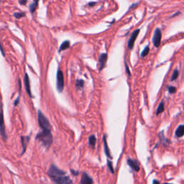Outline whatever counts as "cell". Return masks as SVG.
Listing matches in <instances>:
<instances>
[{"label": "cell", "mask_w": 184, "mask_h": 184, "mask_svg": "<svg viewBox=\"0 0 184 184\" xmlns=\"http://www.w3.org/2000/svg\"><path fill=\"white\" fill-rule=\"evenodd\" d=\"M96 4V2H89V3L88 4V5L89 7H94L95 5Z\"/></svg>", "instance_id": "obj_28"}, {"label": "cell", "mask_w": 184, "mask_h": 184, "mask_svg": "<svg viewBox=\"0 0 184 184\" xmlns=\"http://www.w3.org/2000/svg\"><path fill=\"white\" fill-rule=\"evenodd\" d=\"M13 15L16 19H20L22 17H25V13H24V12H15Z\"/></svg>", "instance_id": "obj_21"}, {"label": "cell", "mask_w": 184, "mask_h": 184, "mask_svg": "<svg viewBox=\"0 0 184 184\" xmlns=\"http://www.w3.org/2000/svg\"><path fill=\"white\" fill-rule=\"evenodd\" d=\"M27 2H28V0H20V1H19L20 5H25L26 4H27Z\"/></svg>", "instance_id": "obj_26"}, {"label": "cell", "mask_w": 184, "mask_h": 184, "mask_svg": "<svg viewBox=\"0 0 184 184\" xmlns=\"http://www.w3.org/2000/svg\"><path fill=\"white\" fill-rule=\"evenodd\" d=\"M165 184H170V183H165Z\"/></svg>", "instance_id": "obj_32"}, {"label": "cell", "mask_w": 184, "mask_h": 184, "mask_svg": "<svg viewBox=\"0 0 184 184\" xmlns=\"http://www.w3.org/2000/svg\"><path fill=\"white\" fill-rule=\"evenodd\" d=\"M107 53H102L99 58V71H102L105 67L106 63L107 61Z\"/></svg>", "instance_id": "obj_7"}, {"label": "cell", "mask_w": 184, "mask_h": 184, "mask_svg": "<svg viewBox=\"0 0 184 184\" xmlns=\"http://www.w3.org/2000/svg\"><path fill=\"white\" fill-rule=\"evenodd\" d=\"M107 165H108V168L109 169V170L111 172V173H114V168H113L112 166V163H111V161H109V160H108L107 161Z\"/></svg>", "instance_id": "obj_23"}, {"label": "cell", "mask_w": 184, "mask_h": 184, "mask_svg": "<svg viewBox=\"0 0 184 184\" xmlns=\"http://www.w3.org/2000/svg\"><path fill=\"white\" fill-rule=\"evenodd\" d=\"M161 38H162V33L161 31L159 28H156L154 32L153 38H152V43H153L154 46L156 47H158L160 46V43H161Z\"/></svg>", "instance_id": "obj_5"}, {"label": "cell", "mask_w": 184, "mask_h": 184, "mask_svg": "<svg viewBox=\"0 0 184 184\" xmlns=\"http://www.w3.org/2000/svg\"><path fill=\"white\" fill-rule=\"evenodd\" d=\"M38 123H39V126L43 130H47V131H51L52 127L50 125V122H49L48 119L46 118V116L42 113L41 111H38Z\"/></svg>", "instance_id": "obj_3"}, {"label": "cell", "mask_w": 184, "mask_h": 184, "mask_svg": "<svg viewBox=\"0 0 184 184\" xmlns=\"http://www.w3.org/2000/svg\"><path fill=\"white\" fill-rule=\"evenodd\" d=\"M96 138L94 135H91L88 138V143H89L90 146L91 148H94L95 144H96Z\"/></svg>", "instance_id": "obj_17"}, {"label": "cell", "mask_w": 184, "mask_h": 184, "mask_svg": "<svg viewBox=\"0 0 184 184\" xmlns=\"http://www.w3.org/2000/svg\"><path fill=\"white\" fill-rule=\"evenodd\" d=\"M80 184H93V180L86 173H83Z\"/></svg>", "instance_id": "obj_10"}, {"label": "cell", "mask_w": 184, "mask_h": 184, "mask_svg": "<svg viewBox=\"0 0 184 184\" xmlns=\"http://www.w3.org/2000/svg\"><path fill=\"white\" fill-rule=\"evenodd\" d=\"M84 81L83 80H76V87L78 89L80 88H82L84 87Z\"/></svg>", "instance_id": "obj_19"}, {"label": "cell", "mask_w": 184, "mask_h": 184, "mask_svg": "<svg viewBox=\"0 0 184 184\" xmlns=\"http://www.w3.org/2000/svg\"><path fill=\"white\" fill-rule=\"evenodd\" d=\"M36 139L41 142L42 144L47 148V149H48L53 143V135L51 134V131L42 130V132L37 135Z\"/></svg>", "instance_id": "obj_2"}, {"label": "cell", "mask_w": 184, "mask_h": 184, "mask_svg": "<svg viewBox=\"0 0 184 184\" xmlns=\"http://www.w3.org/2000/svg\"><path fill=\"white\" fill-rule=\"evenodd\" d=\"M168 91L170 94H174L176 92V88L174 86H170L168 88Z\"/></svg>", "instance_id": "obj_24"}, {"label": "cell", "mask_w": 184, "mask_h": 184, "mask_svg": "<svg viewBox=\"0 0 184 184\" xmlns=\"http://www.w3.org/2000/svg\"><path fill=\"white\" fill-rule=\"evenodd\" d=\"M33 3L31 4L30 6V11L31 13H33L34 12H35L37 7H38V2H39V0H33Z\"/></svg>", "instance_id": "obj_16"}, {"label": "cell", "mask_w": 184, "mask_h": 184, "mask_svg": "<svg viewBox=\"0 0 184 184\" xmlns=\"http://www.w3.org/2000/svg\"><path fill=\"white\" fill-rule=\"evenodd\" d=\"M47 175L55 184H73L72 180L67 176L66 173L52 164L47 170Z\"/></svg>", "instance_id": "obj_1"}, {"label": "cell", "mask_w": 184, "mask_h": 184, "mask_svg": "<svg viewBox=\"0 0 184 184\" xmlns=\"http://www.w3.org/2000/svg\"><path fill=\"white\" fill-rule=\"evenodd\" d=\"M175 135L178 137H181L184 135V125H180L175 131Z\"/></svg>", "instance_id": "obj_15"}, {"label": "cell", "mask_w": 184, "mask_h": 184, "mask_svg": "<svg viewBox=\"0 0 184 184\" xmlns=\"http://www.w3.org/2000/svg\"><path fill=\"white\" fill-rule=\"evenodd\" d=\"M57 89L59 92H62L64 88V76L62 71L58 70L57 72Z\"/></svg>", "instance_id": "obj_4"}, {"label": "cell", "mask_w": 184, "mask_h": 184, "mask_svg": "<svg viewBox=\"0 0 184 184\" xmlns=\"http://www.w3.org/2000/svg\"><path fill=\"white\" fill-rule=\"evenodd\" d=\"M125 69H126V73H127L128 76H130V71H129V67H128V65L127 64L126 62L125 63Z\"/></svg>", "instance_id": "obj_25"}, {"label": "cell", "mask_w": 184, "mask_h": 184, "mask_svg": "<svg viewBox=\"0 0 184 184\" xmlns=\"http://www.w3.org/2000/svg\"><path fill=\"white\" fill-rule=\"evenodd\" d=\"M71 172L72 173V174H73V175H78V173H79L78 171H75L74 170H71Z\"/></svg>", "instance_id": "obj_27"}, {"label": "cell", "mask_w": 184, "mask_h": 184, "mask_svg": "<svg viewBox=\"0 0 184 184\" xmlns=\"http://www.w3.org/2000/svg\"><path fill=\"white\" fill-rule=\"evenodd\" d=\"M140 32V30L137 29L136 30H135L134 32H133V34H132L131 37L129 38V41H128V43H127V47L129 50H132V49L134 47L135 43V40H136V39H137V36H138Z\"/></svg>", "instance_id": "obj_6"}, {"label": "cell", "mask_w": 184, "mask_h": 184, "mask_svg": "<svg viewBox=\"0 0 184 184\" xmlns=\"http://www.w3.org/2000/svg\"><path fill=\"white\" fill-rule=\"evenodd\" d=\"M149 52H150L149 46H146V47H144V50H142V53H141L142 58H144L145 56H147V55H148V53H149Z\"/></svg>", "instance_id": "obj_20"}, {"label": "cell", "mask_w": 184, "mask_h": 184, "mask_svg": "<svg viewBox=\"0 0 184 184\" xmlns=\"http://www.w3.org/2000/svg\"><path fill=\"white\" fill-rule=\"evenodd\" d=\"M0 131H1V135H2V139H3L5 141H7V136L6 130H5V124H4L3 111H2V123H1V128H0Z\"/></svg>", "instance_id": "obj_12"}, {"label": "cell", "mask_w": 184, "mask_h": 184, "mask_svg": "<svg viewBox=\"0 0 184 184\" xmlns=\"http://www.w3.org/2000/svg\"><path fill=\"white\" fill-rule=\"evenodd\" d=\"M24 86H25L26 92L28 93V94L29 95L30 97H32V93H31V88H30V78L28 73H25V75H24Z\"/></svg>", "instance_id": "obj_8"}, {"label": "cell", "mask_w": 184, "mask_h": 184, "mask_svg": "<svg viewBox=\"0 0 184 184\" xmlns=\"http://www.w3.org/2000/svg\"><path fill=\"white\" fill-rule=\"evenodd\" d=\"M178 75H179V72H178V70L174 71L172 75V77H171V81H174V80L177 79V78L178 77Z\"/></svg>", "instance_id": "obj_22"}, {"label": "cell", "mask_w": 184, "mask_h": 184, "mask_svg": "<svg viewBox=\"0 0 184 184\" xmlns=\"http://www.w3.org/2000/svg\"><path fill=\"white\" fill-rule=\"evenodd\" d=\"M70 45H71V43L69 40H65V41H64L63 43L61 45V46H60L59 50H58L59 53H61V52L63 51V50H67L68 48H69V47H70Z\"/></svg>", "instance_id": "obj_14"}, {"label": "cell", "mask_w": 184, "mask_h": 184, "mask_svg": "<svg viewBox=\"0 0 184 184\" xmlns=\"http://www.w3.org/2000/svg\"><path fill=\"white\" fill-rule=\"evenodd\" d=\"M19 100H20V96H19L18 98H17V99L15 100V106H17V104H19Z\"/></svg>", "instance_id": "obj_29"}, {"label": "cell", "mask_w": 184, "mask_h": 184, "mask_svg": "<svg viewBox=\"0 0 184 184\" xmlns=\"http://www.w3.org/2000/svg\"><path fill=\"white\" fill-rule=\"evenodd\" d=\"M103 140H104V152H105V154H106V155H107V156L108 157V158H111V153H110L109 148L108 144H107V137H106V135L104 136Z\"/></svg>", "instance_id": "obj_13"}, {"label": "cell", "mask_w": 184, "mask_h": 184, "mask_svg": "<svg viewBox=\"0 0 184 184\" xmlns=\"http://www.w3.org/2000/svg\"><path fill=\"white\" fill-rule=\"evenodd\" d=\"M127 164L131 168L133 169V170L136 171V172H138L140 170V165H139V163L137 161V160H133L131 158L127 159Z\"/></svg>", "instance_id": "obj_9"}, {"label": "cell", "mask_w": 184, "mask_h": 184, "mask_svg": "<svg viewBox=\"0 0 184 184\" xmlns=\"http://www.w3.org/2000/svg\"><path fill=\"white\" fill-rule=\"evenodd\" d=\"M152 184H160V182L158 181H157V180H154Z\"/></svg>", "instance_id": "obj_30"}, {"label": "cell", "mask_w": 184, "mask_h": 184, "mask_svg": "<svg viewBox=\"0 0 184 184\" xmlns=\"http://www.w3.org/2000/svg\"><path fill=\"white\" fill-rule=\"evenodd\" d=\"M30 136H22L21 137V142H22V155L24 153L26 150V148L28 146V143L30 141Z\"/></svg>", "instance_id": "obj_11"}, {"label": "cell", "mask_w": 184, "mask_h": 184, "mask_svg": "<svg viewBox=\"0 0 184 184\" xmlns=\"http://www.w3.org/2000/svg\"><path fill=\"white\" fill-rule=\"evenodd\" d=\"M1 51H2V55H5V53H4V51H3V48H2V47H1Z\"/></svg>", "instance_id": "obj_31"}, {"label": "cell", "mask_w": 184, "mask_h": 184, "mask_svg": "<svg viewBox=\"0 0 184 184\" xmlns=\"http://www.w3.org/2000/svg\"><path fill=\"white\" fill-rule=\"evenodd\" d=\"M164 106H165V104H164V102H161L160 104H159L158 107V109H157V110H156L157 115H158V114H161V113L164 111V109H165Z\"/></svg>", "instance_id": "obj_18"}]
</instances>
